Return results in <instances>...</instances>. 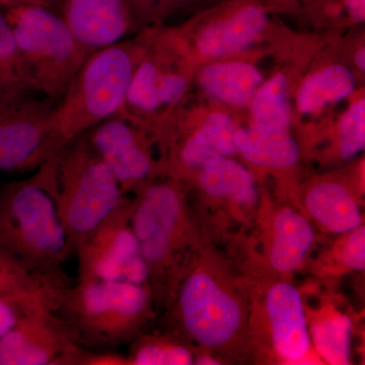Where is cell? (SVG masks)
I'll list each match as a JSON object with an SVG mask.
<instances>
[{
    "instance_id": "6da1fadb",
    "label": "cell",
    "mask_w": 365,
    "mask_h": 365,
    "mask_svg": "<svg viewBox=\"0 0 365 365\" xmlns=\"http://www.w3.org/2000/svg\"><path fill=\"white\" fill-rule=\"evenodd\" d=\"M37 173L56 204L74 253L79 242L125 198L85 133L48 158Z\"/></svg>"
},
{
    "instance_id": "7a4b0ae2",
    "label": "cell",
    "mask_w": 365,
    "mask_h": 365,
    "mask_svg": "<svg viewBox=\"0 0 365 365\" xmlns=\"http://www.w3.org/2000/svg\"><path fill=\"white\" fill-rule=\"evenodd\" d=\"M143 50L120 41L91 52L54 111L60 150L96 125L119 113Z\"/></svg>"
},
{
    "instance_id": "3957f363",
    "label": "cell",
    "mask_w": 365,
    "mask_h": 365,
    "mask_svg": "<svg viewBox=\"0 0 365 365\" xmlns=\"http://www.w3.org/2000/svg\"><path fill=\"white\" fill-rule=\"evenodd\" d=\"M144 285L123 281L78 280L64 290L56 313L81 346L108 350L131 340L150 311Z\"/></svg>"
},
{
    "instance_id": "277c9868",
    "label": "cell",
    "mask_w": 365,
    "mask_h": 365,
    "mask_svg": "<svg viewBox=\"0 0 365 365\" xmlns=\"http://www.w3.org/2000/svg\"><path fill=\"white\" fill-rule=\"evenodd\" d=\"M4 14L16 38L26 86L57 104L91 52L63 18L47 7L25 4Z\"/></svg>"
},
{
    "instance_id": "5b68a950",
    "label": "cell",
    "mask_w": 365,
    "mask_h": 365,
    "mask_svg": "<svg viewBox=\"0 0 365 365\" xmlns=\"http://www.w3.org/2000/svg\"><path fill=\"white\" fill-rule=\"evenodd\" d=\"M0 247L31 267L62 272L74 253L56 204L38 173L0 194Z\"/></svg>"
},
{
    "instance_id": "8992f818",
    "label": "cell",
    "mask_w": 365,
    "mask_h": 365,
    "mask_svg": "<svg viewBox=\"0 0 365 365\" xmlns=\"http://www.w3.org/2000/svg\"><path fill=\"white\" fill-rule=\"evenodd\" d=\"M56 105L32 91L0 98V172L38 169L58 153Z\"/></svg>"
},
{
    "instance_id": "52a82bcc",
    "label": "cell",
    "mask_w": 365,
    "mask_h": 365,
    "mask_svg": "<svg viewBox=\"0 0 365 365\" xmlns=\"http://www.w3.org/2000/svg\"><path fill=\"white\" fill-rule=\"evenodd\" d=\"M132 210L133 202L124 198L76 246L78 280L123 281L146 287L150 273L132 228Z\"/></svg>"
},
{
    "instance_id": "ba28073f",
    "label": "cell",
    "mask_w": 365,
    "mask_h": 365,
    "mask_svg": "<svg viewBox=\"0 0 365 365\" xmlns=\"http://www.w3.org/2000/svg\"><path fill=\"white\" fill-rule=\"evenodd\" d=\"M131 225L151 275L173 266L185 235V210L179 189L167 182L141 190L133 202Z\"/></svg>"
},
{
    "instance_id": "9c48e42d",
    "label": "cell",
    "mask_w": 365,
    "mask_h": 365,
    "mask_svg": "<svg viewBox=\"0 0 365 365\" xmlns=\"http://www.w3.org/2000/svg\"><path fill=\"white\" fill-rule=\"evenodd\" d=\"M179 309L189 335L208 347L228 342L242 322L239 302L203 272L191 274L182 283Z\"/></svg>"
},
{
    "instance_id": "30bf717a",
    "label": "cell",
    "mask_w": 365,
    "mask_h": 365,
    "mask_svg": "<svg viewBox=\"0 0 365 365\" xmlns=\"http://www.w3.org/2000/svg\"><path fill=\"white\" fill-rule=\"evenodd\" d=\"M81 347L56 312L41 309L0 339V365H68Z\"/></svg>"
},
{
    "instance_id": "8fae6325",
    "label": "cell",
    "mask_w": 365,
    "mask_h": 365,
    "mask_svg": "<svg viewBox=\"0 0 365 365\" xmlns=\"http://www.w3.org/2000/svg\"><path fill=\"white\" fill-rule=\"evenodd\" d=\"M93 150L107 165L124 195L141 186L153 174V165L135 125L115 115L86 132Z\"/></svg>"
},
{
    "instance_id": "7c38bea8",
    "label": "cell",
    "mask_w": 365,
    "mask_h": 365,
    "mask_svg": "<svg viewBox=\"0 0 365 365\" xmlns=\"http://www.w3.org/2000/svg\"><path fill=\"white\" fill-rule=\"evenodd\" d=\"M61 13L74 37L90 52L122 41L134 19L129 0H61Z\"/></svg>"
},
{
    "instance_id": "4fadbf2b",
    "label": "cell",
    "mask_w": 365,
    "mask_h": 365,
    "mask_svg": "<svg viewBox=\"0 0 365 365\" xmlns=\"http://www.w3.org/2000/svg\"><path fill=\"white\" fill-rule=\"evenodd\" d=\"M267 21L265 6L252 0L242 1L203 29L197 40L198 51L209 58L241 52L259 37Z\"/></svg>"
},
{
    "instance_id": "5bb4252c",
    "label": "cell",
    "mask_w": 365,
    "mask_h": 365,
    "mask_svg": "<svg viewBox=\"0 0 365 365\" xmlns=\"http://www.w3.org/2000/svg\"><path fill=\"white\" fill-rule=\"evenodd\" d=\"M266 307L276 351L283 359H304L311 347L304 304L299 290L287 283L269 290Z\"/></svg>"
},
{
    "instance_id": "9a60e30c",
    "label": "cell",
    "mask_w": 365,
    "mask_h": 365,
    "mask_svg": "<svg viewBox=\"0 0 365 365\" xmlns=\"http://www.w3.org/2000/svg\"><path fill=\"white\" fill-rule=\"evenodd\" d=\"M68 283L62 272L31 267L0 247V294L36 300L57 311Z\"/></svg>"
},
{
    "instance_id": "2e32d148",
    "label": "cell",
    "mask_w": 365,
    "mask_h": 365,
    "mask_svg": "<svg viewBox=\"0 0 365 365\" xmlns=\"http://www.w3.org/2000/svg\"><path fill=\"white\" fill-rule=\"evenodd\" d=\"M235 148L255 165L285 169L299 160V148L285 129L255 123L235 132Z\"/></svg>"
},
{
    "instance_id": "e0dca14e",
    "label": "cell",
    "mask_w": 365,
    "mask_h": 365,
    "mask_svg": "<svg viewBox=\"0 0 365 365\" xmlns=\"http://www.w3.org/2000/svg\"><path fill=\"white\" fill-rule=\"evenodd\" d=\"M210 97L228 105L245 106L253 100L263 78L256 67L244 62H225L206 67L199 78Z\"/></svg>"
},
{
    "instance_id": "ac0fdd59",
    "label": "cell",
    "mask_w": 365,
    "mask_h": 365,
    "mask_svg": "<svg viewBox=\"0 0 365 365\" xmlns=\"http://www.w3.org/2000/svg\"><path fill=\"white\" fill-rule=\"evenodd\" d=\"M314 240L309 223L292 209H283L274 222L271 265L281 273L297 270L313 246Z\"/></svg>"
},
{
    "instance_id": "d6986e66",
    "label": "cell",
    "mask_w": 365,
    "mask_h": 365,
    "mask_svg": "<svg viewBox=\"0 0 365 365\" xmlns=\"http://www.w3.org/2000/svg\"><path fill=\"white\" fill-rule=\"evenodd\" d=\"M307 211L335 234L353 232L361 225V213L347 189L337 182H323L307 194Z\"/></svg>"
},
{
    "instance_id": "ffe728a7",
    "label": "cell",
    "mask_w": 365,
    "mask_h": 365,
    "mask_svg": "<svg viewBox=\"0 0 365 365\" xmlns=\"http://www.w3.org/2000/svg\"><path fill=\"white\" fill-rule=\"evenodd\" d=\"M199 182L205 193L241 205L256 203L254 178L246 168L227 157L211 158L200 167Z\"/></svg>"
},
{
    "instance_id": "44dd1931",
    "label": "cell",
    "mask_w": 365,
    "mask_h": 365,
    "mask_svg": "<svg viewBox=\"0 0 365 365\" xmlns=\"http://www.w3.org/2000/svg\"><path fill=\"white\" fill-rule=\"evenodd\" d=\"M234 122L223 113L210 115L180 151V163L188 169L200 168L211 158L234 155Z\"/></svg>"
},
{
    "instance_id": "7402d4cb",
    "label": "cell",
    "mask_w": 365,
    "mask_h": 365,
    "mask_svg": "<svg viewBox=\"0 0 365 365\" xmlns=\"http://www.w3.org/2000/svg\"><path fill=\"white\" fill-rule=\"evenodd\" d=\"M355 88V78L342 66L327 67L309 76L297 95V106L304 114L321 111L326 106L349 97Z\"/></svg>"
},
{
    "instance_id": "603a6c76",
    "label": "cell",
    "mask_w": 365,
    "mask_h": 365,
    "mask_svg": "<svg viewBox=\"0 0 365 365\" xmlns=\"http://www.w3.org/2000/svg\"><path fill=\"white\" fill-rule=\"evenodd\" d=\"M252 102L256 124L287 130L290 124L289 83L283 73L260 86Z\"/></svg>"
},
{
    "instance_id": "cb8c5ba5",
    "label": "cell",
    "mask_w": 365,
    "mask_h": 365,
    "mask_svg": "<svg viewBox=\"0 0 365 365\" xmlns=\"http://www.w3.org/2000/svg\"><path fill=\"white\" fill-rule=\"evenodd\" d=\"M351 332V319L345 314H336L314 327V343L319 354L329 364H350Z\"/></svg>"
},
{
    "instance_id": "d4e9b609",
    "label": "cell",
    "mask_w": 365,
    "mask_h": 365,
    "mask_svg": "<svg viewBox=\"0 0 365 365\" xmlns=\"http://www.w3.org/2000/svg\"><path fill=\"white\" fill-rule=\"evenodd\" d=\"M26 91L31 90L24 78L16 38L6 14L0 9V98Z\"/></svg>"
},
{
    "instance_id": "484cf974",
    "label": "cell",
    "mask_w": 365,
    "mask_h": 365,
    "mask_svg": "<svg viewBox=\"0 0 365 365\" xmlns=\"http://www.w3.org/2000/svg\"><path fill=\"white\" fill-rule=\"evenodd\" d=\"M133 365H189L193 355L184 346L163 339H146L132 348L127 357Z\"/></svg>"
},
{
    "instance_id": "4316f807",
    "label": "cell",
    "mask_w": 365,
    "mask_h": 365,
    "mask_svg": "<svg viewBox=\"0 0 365 365\" xmlns=\"http://www.w3.org/2000/svg\"><path fill=\"white\" fill-rule=\"evenodd\" d=\"M340 153L350 160L361 153L365 146V101L360 100L348 110L340 122Z\"/></svg>"
},
{
    "instance_id": "83f0119b",
    "label": "cell",
    "mask_w": 365,
    "mask_h": 365,
    "mask_svg": "<svg viewBox=\"0 0 365 365\" xmlns=\"http://www.w3.org/2000/svg\"><path fill=\"white\" fill-rule=\"evenodd\" d=\"M41 309L55 311L53 307L36 300L14 299L0 294V339L13 330L21 319Z\"/></svg>"
},
{
    "instance_id": "f1b7e54d",
    "label": "cell",
    "mask_w": 365,
    "mask_h": 365,
    "mask_svg": "<svg viewBox=\"0 0 365 365\" xmlns=\"http://www.w3.org/2000/svg\"><path fill=\"white\" fill-rule=\"evenodd\" d=\"M158 63V90L163 108L174 107L184 97L188 79L181 72L165 71Z\"/></svg>"
},
{
    "instance_id": "f546056e",
    "label": "cell",
    "mask_w": 365,
    "mask_h": 365,
    "mask_svg": "<svg viewBox=\"0 0 365 365\" xmlns=\"http://www.w3.org/2000/svg\"><path fill=\"white\" fill-rule=\"evenodd\" d=\"M342 262L353 270L364 271L365 269V228L360 227L353 230L345 242L342 252Z\"/></svg>"
},
{
    "instance_id": "4dcf8cb0",
    "label": "cell",
    "mask_w": 365,
    "mask_h": 365,
    "mask_svg": "<svg viewBox=\"0 0 365 365\" xmlns=\"http://www.w3.org/2000/svg\"><path fill=\"white\" fill-rule=\"evenodd\" d=\"M128 359L114 352H93L83 346L71 357L69 365H128Z\"/></svg>"
},
{
    "instance_id": "1f68e13d",
    "label": "cell",
    "mask_w": 365,
    "mask_h": 365,
    "mask_svg": "<svg viewBox=\"0 0 365 365\" xmlns=\"http://www.w3.org/2000/svg\"><path fill=\"white\" fill-rule=\"evenodd\" d=\"M132 14H160L190 0H129Z\"/></svg>"
},
{
    "instance_id": "d6a6232c",
    "label": "cell",
    "mask_w": 365,
    "mask_h": 365,
    "mask_svg": "<svg viewBox=\"0 0 365 365\" xmlns=\"http://www.w3.org/2000/svg\"><path fill=\"white\" fill-rule=\"evenodd\" d=\"M350 19L353 21L361 23L365 19V0H346Z\"/></svg>"
},
{
    "instance_id": "836d02e7",
    "label": "cell",
    "mask_w": 365,
    "mask_h": 365,
    "mask_svg": "<svg viewBox=\"0 0 365 365\" xmlns=\"http://www.w3.org/2000/svg\"><path fill=\"white\" fill-rule=\"evenodd\" d=\"M29 1L37 6L47 7L55 13H57L59 9L61 11V0H29Z\"/></svg>"
},
{
    "instance_id": "e575fe53",
    "label": "cell",
    "mask_w": 365,
    "mask_h": 365,
    "mask_svg": "<svg viewBox=\"0 0 365 365\" xmlns=\"http://www.w3.org/2000/svg\"><path fill=\"white\" fill-rule=\"evenodd\" d=\"M31 4L29 0H0V7L7 9L11 7L21 6V4Z\"/></svg>"
},
{
    "instance_id": "d590c367",
    "label": "cell",
    "mask_w": 365,
    "mask_h": 365,
    "mask_svg": "<svg viewBox=\"0 0 365 365\" xmlns=\"http://www.w3.org/2000/svg\"><path fill=\"white\" fill-rule=\"evenodd\" d=\"M356 64L361 71L365 68V52L364 49L359 50L356 55Z\"/></svg>"
},
{
    "instance_id": "8d00e7d4",
    "label": "cell",
    "mask_w": 365,
    "mask_h": 365,
    "mask_svg": "<svg viewBox=\"0 0 365 365\" xmlns=\"http://www.w3.org/2000/svg\"><path fill=\"white\" fill-rule=\"evenodd\" d=\"M197 364H204V365H215L218 364V362H216V360L212 359H209V357L202 356L200 359H197Z\"/></svg>"
}]
</instances>
